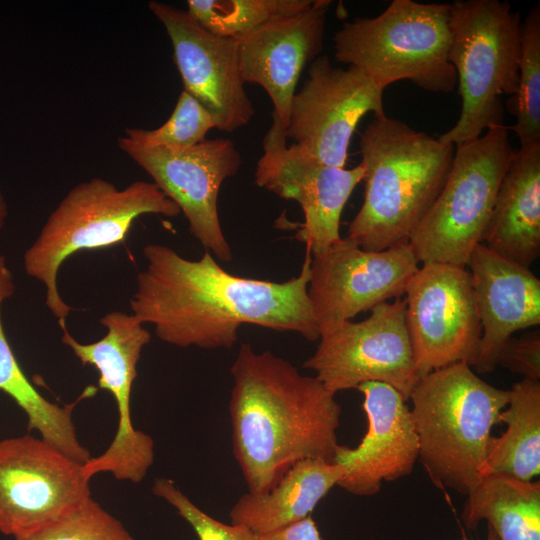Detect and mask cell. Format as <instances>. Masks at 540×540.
<instances>
[{"label":"cell","mask_w":540,"mask_h":540,"mask_svg":"<svg viewBox=\"0 0 540 540\" xmlns=\"http://www.w3.org/2000/svg\"><path fill=\"white\" fill-rule=\"evenodd\" d=\"M143 256L146 267L136 278L131 314L167 344L229 349L246 324L319 339L307 292L308 252L299 275L284 282L233 275L207 250L190 260L167 245L148 244Z\"/></svg>","instance_id":"1"},{"label":"cell","mask_w":540,"mask_h":540,"mask_svg":"<svg viewBox=\"0 0 540 540\" xmlns=\"http://www.w3.org/2000/svg\"><path fill=\"white\" fill-rule=\"evenodd\" d=\"M230 371L233 453L249 492H267L298 461L333 462L341 406L315 376L249 343Z\"/></svg>","instance_id":"2"},{"label":"cell","mask_w":540,"mask_h":540,"mask_svg":"<svg viewBox=\"0 0 540 540\" xmlns=\"http://www.w3.org/2000/svg\"><path fill=\"white\" fill-rule=\"evenodd\" d=\"M454 150L403 121L374 117L360 137L364 199L346 237L368 251L409 243L445 184Z\"/></svg>","instance_id":"3"},{"label":"cell","mask_w":540,"mask_h":540,"mask_svg":"<svg viewBox=\"0 0 540 540\" xmlns=\"http://www.w3.org/2000/svg\"><path fill=\"white\" fill-rule=\"evenodd\" d=\"M409 399L419 457L431 480L467 496L481 481L491 430L509 400L467 363L422 376Z\"/></svg>","instance_id":"4"},{"label":"cell","mask_w":540,"mask_h":540,"mask_svg":"<svg viewBox=\"0 0 540 540\" xmlns=\"http://www.w3.org/2000/svg\"><path fill=\"white\" fill-rule=\"evenodd\" d=\"M178 206L152 181L137 180L118 188L103 178H92L71 188L51 212L39 235L25 251L27 275L45 287V305L60 328L74 310L60 295L57 277L62 264L81 250L123 243L141 215L175 217Z\"/></svg>","instance_id":"5"},{"label":"cell","mask_w":540,"mask_h":540,"mask_svg":"<svg viewBox=\"0 0 540 540\" xmlns=\"http://www.w3.org/2000/svg\"><path fill=\"white\" fill-rule=\"evenodd\" d=\"M450 3L393 0L378 16L345 22L333 36L338 62L384 89L400 80L450 93L457 75L449 61Z\"/></svg>","instance_id":"6"},{"label":"cell","mask_w":540,"mask_h":540,"mask_svg":"<svg viewBox=\"0 0 540 540\" xmlns=\"http://www.w3.org/2000/svg\"><path fill=\"white\" fill-rule=\"evenodd\" d=\"M449 25V61L462 105L456 124L439 140L456 146L504 124L501 96L517 91L522 20L507 1L456 0Z\"/></svg>","instance_id":"7"},{"label":"cell","mask_w":540,"mask_h":540,"mask_svg":"<svg viewBox=\"0 0 540 540\" xmlns=\"http://www.w3.org/2000/svg\"><path fill=\"white\" fill-rule=\"evenodd\" d=\"M514 151L505 124L455 146L445 184L409 241L419 262L467 267L473 249L483 242Z\"/></svg>","instance_id":"8"},{"label":"cell","mask_w":540,"mask_h":540,"mask_svg":"<svg viewBox=\"0 0 540 540\" xmlns=\"http://www.w3.org/2000/svg\"><path fill=\"white\" fill-rule=\"evenodd\" d=\"M406 302H383L361 321H345L323 332L303 367L333 394L357 389L365 382H382L407 401L418 374L405 319Z\"/></svg>","instance_id":"9"},{"label":"cell","mask_w":540,"mask_h":540,"mask_svg":"<svg viewBox=\"0 0 540 540\" xmlns=\"http://www.w3.org/2000/svg\"><path fill=\"white\" fill-rule=\"evenodd\" d=\"M106 334L96 342L83 344L62 330L61 341L71 349L82 365L93 366L98 387L110 392L118 411L116 434L108 448L83 464L85 477L109 472L117 480L141 482L154 462L153 439L134 428L130 398L137 364L151 334L133 314L111 311L99 320Z\"/></svg>","instance_id":"10"},{"label":"cell","mask_w":540,"mask_h":540,"mask_svg":"<svg viewBox=\"0 0 540 540\" xmlns=\"http://www.w3.org/2000/svg\"><path fill=\"white\" fill-rule=\"evenodd\" d=\"M405 294L406 325L420 378L455 363L472 367L482 328L468 268L425 263Z\"/></svg>","instance_id":"11"},{"label":"cell","mask_w":540,"mask_h":540,"mask_svg":"<svg viewBox=\"0 0 540 540\" xmlns=\"http://www.w3.org/2000/svg\"><path fill=\"white\" fill-rule=\"evenodd\" d=\"M117 145L178 206L189 232L205 250L220 261H232V249L218 215V194L223 182L242 164L235 144L216 138L188 149L170 150L146 148L123 135Z\"/></svg>","instance_id":"12"},{"label":"cell","mask_w":540,"mask_h":540,"mask_svg":"<svg viewBox=\"0 0 540 540\" xmlns=\"http://www.w3.org/2000/svg\"><path fill=\"white\" fill-rule=\"evenodd\" d=\"M91 497L83 464L42 438L0 440V532L15 538L68 513Z\"/></svg>","instance_id":"13"},{"label":"cell","mask_w":540,"mask_h":540,"mask_svg":"<svg viewBox=\"0 0 540 540\" xmlns=\"http://www.w3.org/2000/svg\"><path fill=\"white\" fill-rule=\"evenodd\" d=\"M383 94L384 89L359 69L334 67L327 56H318L292 98L284 134L318 161L344 168L360 120L367 113L385 114Z\"/></svg>","instance_id":"14"},{"label":"cell","mask_w":540,"mask_h":540,"mask_svg":"<svg viewBox=\"0 0 540 540\" xmlns=\"http://www.w3.org/2000/svg\"><path fill=\"white\" fill-rule=\"evenodd\" d=\"M418 264L409 243L368 251L347 237L311 255L307 292L320 334L403 296Z\"/></svg>","instance_id":"15"},{"label":"cell","mask_w":540,"mask_h":540,"mask_svg":"<svg viewBox=\"0 0 540 540\" xmlns=\"http://www.w3.org/2000/svg\"><path fill=\"white\" fill-rule=\"evenodd\" d=\"M286 141L284 128L273 112L262 141L255 184L300 205L304 222L296 238L305 243L306 252L317 255L342 238L341 215L355 187L363 181L364 168L361 164L351 169L326 165Z\"/></svg>","instance_id":"16"},{"label":"cell","mask_w":540,"mask_h":540,"mask_svg":"<svg viewBox=\"0 0 540 540\" xmlns=\"http://www.w3.org/2000/svg\"><path fill=\"white\" fill-rule=\"evenodd\" d=\"M148 7L171 40L183 90L210 112L215 128L233 132L247 125L255 109L241 77L236 38L208 32L172 5L150 1Z\"/></svg>","instance_id":"17"},{"label":"cell","mask_w":540,"mask_h":540,"mask_svg":"<svg viewBox=\"0 0 540 540\" xmlns=\"http://www.w3.org/2000/svg\"><path fill=\"white\" fill-rule=\"evenodd\" d=\"M330 4L328 0H313L303 10L276 16L236 38L244 83L257 84L266 91L283 128L288 124L302 71L322 51Z\"/></svg>","instance_id":"18"},{"label":"cell","mask_w":540,"mask_h":540,"mask_svg":"<svg viewBox=\"0 0 540 540\" xmlns=\"http://www.w3.org/2000/svg\"><path fill=\"white\" fill-rule=\"evenodd\" d=\"M363 394L367 431L355 448L339 445L333 462L343 469L337 486L357 496L379 492L382 481L409 475L419 457V441L411 410L392 386L365 382Z\"/></svg>","instance_id":"19"},{"label":"cell","mask_w":540,"mask_h":540,"mask_svg":"<svg viewBox=\"0 0 540 540\" xmlns=\"http://www.w3.org/2000/svg\"><path fill=\"white\" fill-rule=\"evenodd\" d=\"M467 268L480 318L482 333L472 367L492 372L512 334L540 324V280L484 244L472 251Z\"/></svg>","instance_id":"20"},{"label":"cell","mask_w":540,"mask_h":540,"mask_svg":"<svg viewBox=\"0 0 540 540\" xmlns=\"http://www.w3.org/2000/svg\"><path fill=\"white\" fill-rule=\"evenodd\" d=\"M482 244L525 268L539 257L540 142L514 151Z\"/></svg>","instance_id":"21"},{"label":"cell","mask_w":540,"mask_h":540,"mask_svg":"<svg viewBox=\"0 0 540 540\" xmlns=\"http://www.w3.org/2000/svg\"><path fill=\"white\" fill-rule=\"evenodd\" d=\"M342 475V467L334 462L298 461L267 492L242 495L230 510L231 523L260 536L303 520Z\"/></svg>","instance_id":"22"},{"label":"cell","mask_w":540,"mask_h":540,"mask_svg":"<svg viewBox=\"0 0 540 540\" xmlns=\"http://www.w3.org/2000/svg\"><path fill=\"white\" fill-rule=\"evenodd\" d=\"M15 291L14 277L0 253V390L10 396L27 416V428L73 460L85 464L92 456L79 442L72 421V410L82 399L93 396L97 388L86 387L76 401L60 406L47 400L21 369L4 332L1 307Z\"/></svg>","instance_id":"23"},{"label":"cell","mask_w":540,"mask_h":540,"mask_svg":"<svg viewBox=\"0 0 540 540\" xmlns=\"http://www.w3.org/2000/svg\"><path fill=\"white\" fill-rule=\"evenodd\" d=\"M461 517L468 529L486 520L499 540H540V483L486 475L467 495Z\"/></svg>","instance_id":"24"},{"label":"cell","mask_w":540,"mask_h":540,"mask_svg":"<svg viewBox=\"0 0 540 540\" xmlns=\"http://www.w3.org/2000/svg\"><path fill=\"white\" fill-rule=\"evenodd\" d=\"M500 422L506 430L491 437L482 477L501 474L531 481L540 472V381L522 379L512 385Z\"/></svg>","instance_id":"25"},{"label":"cell","mask_w":540,"mask_h":540,"mask_svg":"<svg viewBox=\"0 0 540 540\" xmlns=\"http://www.w3.org/2000/svg\"><path fill=\"white\" fill-rule=\"evenodd\" d=\"M516 117L512 127L520 147L540 142V5H535L521 25V50L517 91L508 103Z\"/></svg>","instance_id":"26"},{"label":"cell","mask_w":540,"mask_h":540,"mask_svg":"<svg viewBox=\"0 0 540 540\" xmlns=\"http://www.w3.org/2000/svg\"><path fill=\"white\" fill-rule=\"evenodd\" d=\"M313 0H188V14L205 30L237 38L268 20L298 12Z\"/></svg>","instance_id":"27"},{"label":"cell","mask_w":540,"mask_h":540,"mask_svg":"<svg viewBox=\"0 0 540 540\" xmlns=\"http://www.w3.org/2000/svg\"><path fill=\"white\" fill-rule=\"evenodd\" d=\"M214 127L210 112L183 90L172 114L160 127L150 130L130 128L124 136L146 148L184 150L206 140L205 136Z\"/></svg>","instance_id":"28"},{"label":"cell","mask_w":540,"mask_h":540,"mask_svg":"<svg viewBox=\"0 0 540 540\" xmlns=\"http://www.w3.org/2000/svg\"><path fill=\"white\" fill-rule=\"evenodd\" d=\"M15 540H135L125 526L92 497L59 519Z\"/></svg>","instance_id":"29"},{"label":"cell","mask_w":540,"mask_h":540,"mask_svg":"<svg viewBox=\"0 0 540 540\" xmlns=\"http://www.w3.org/2000/svg\"><path fill=\"white\" fill-rule=\"evenodd\" d=\"M152 492L176 509L193 528L199 540H258V536L246 526L222 523L202 511L171 479H156Z\"/></svg>","instance_id":"30"},{"label":"cell","mask_w":540,"mask_h":540,"mask_svg":"<svg viewBox=\"0 0 540 540\" xmlns=\"http://www.w3.org/2000/svg\"><path fill=\"white\" fill-rule=\"evenodd\" d=\"M498 365L523 379L540 381L539 331L511 337L499 355Z\"/></svg>","instance_id":"31"},{"label":"cell","mask_w":540,"mask_h":540,"mask_svg":"<svg viewBox=\"0 0 540 540\" xmlns=\"http://www.w3.org/2000/svg\"><path fill=\"white\" fill-rule=\"evenodd\" d=\"M258 540H321L311 516L278 530L258 536Z\"/></svg>","instance_id":"32"},{"label":"cell","mask_w":540,"mask_h":540,"mask_svg":"<svg viewBox=\"0 0 540 540\" xmlns=\"http://www.w3.org/2000/svg\"><path fill=\"white\" fill-rule=\"evenodd\" d=\"M8 216V206L5 197L0 190V230L4 227L6 218Z\"/></svg>","instance_id":"33"},{"label":"cell","mask_w":540,"mask_h":540,"mask_svg":"<svg viewBox=\"0 0 540 540\" xmlns=\"http://www.w3.org/2000/svg\"><path fill=\"white\" fill-rule=\"evenodd\" d=\"M486 540H499L495 531L488 525Z\"/></svg>","instance_id":"34"}]
</instances>
